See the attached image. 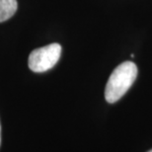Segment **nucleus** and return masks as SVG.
Returning a JSON list of instances; mask_svg holds the SVG:
<instances>
[{"label": "nucleus", "mask_w": 152, "mask_h": 152, "mask_svg": "<svg viewBox=\"0 0 152 152\" xmlns=\"http://www.w3.org/2000/svg\"><path fill=\"white\" fill-rule=\"evenodd\" d=\"M60 54L61 45L56 42L36 48L30 53L28 61L29 68L37 73L50 70L57 63Z\"/></svg>", "instance_id": "nucleus-2"}, {"label": "nucleus", "mask_w": 152, "mask_h": 152, "mask_svg": "<svg viewBox=\"0 0 152 152\" xmlns=\"http://www.w3.org/2000/svg\"><path fill=\"white\" fill-rule=\"evenodd\" d=\"M0 144H1V126H0Z\"/></svg>", "instance_id": "nucleus-4"}, {"label": "nucleus", "mask_w": 152, "mask_h": 152, "mask_svg": "<svg viewBox=\"0 0 152 152\" xmlns=\"http://www.w3.org/2000/svg\"><path fill=\"white\" fill-rule=\"evenodd\" d=\"M137 76V66L132 61H124L115 67L106 85L105 98L113 104L118 101L134 83Z\"/></svg>", "instance_id": "nucleus-1"}, {"label": "nucleus", "mask_w": 152, "mask_h": 152, "mask_svg": "<svg viewBox=\"0 0 152 152\" xmlns=\"http://www.w3.org/2000/svg\"><path fill=\"white\" fill-rule=\"evenodd\" d=\"M17 0H0V23L5 22L16 13Z\"/></svg>", "instance_id": "nucleus-3"}, {"label": "nucleus", "mask_w": 152, "mask_h": 152, "mask_svg": "<svg viewBox=\"0 0 152 152\" xmlns=\"http://www.w3.org/2000/svg\"><path fill=\"white\" fill-rule=\"evenodd\" d=\"M148 152H152V149H151V150H149V151H148Z\"/></svg>", "instance_id": "nucleus-5"}]
</instances>
